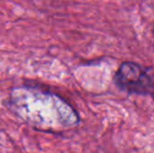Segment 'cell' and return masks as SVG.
I'll list each match as a JSON object with an SVG mask.
<instances>
[{
  "label": "cell",
  "mask_w": 154,
  "mask_h": 153,
  "mask_svg": "<svg viewBox=\"0 0 154 153\" xmlns=\"http://www.w3.org/2000/svg\"><path fill=\"white\" fill-rule=\"evenodd\" d=\"M116 86L122 91L149 96L154 100V70L133 61H124L113 76Z\"/></svg>",
  "instance_id": "cell-1"
},
{
  "label": "cell",
  "mask_w": 154,
  "mask_h": 153,
  "mask_svg": "<svg viewBox=\"0 0 154 153\" xmlns=\"http://www.w3.org/2000/svg\"><path fill=\"white\" fill-rule=\"evenodd\" d=\"M153 34H154V32H153Z\"/></svg>",
  "instance_id": "cell-2"
}]
</instances>
